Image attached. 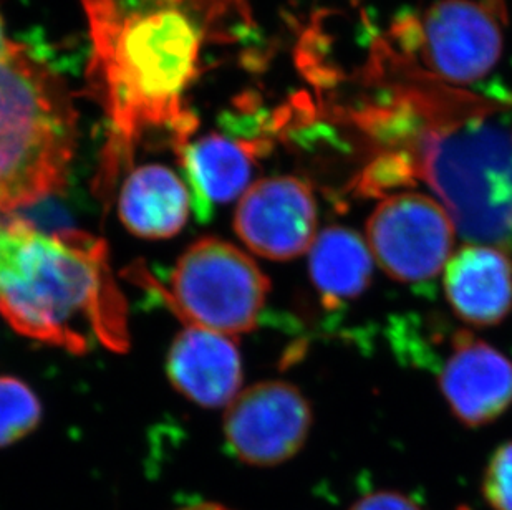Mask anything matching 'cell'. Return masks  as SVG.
I'll use <instances>...</instances> for the list:
<instances>
[{
    "label": "cell",
    "instance_id": "obj_16",
    "mask_svg": "<svg viewBox=\"0 0 512 510\" xmlns=\"http://www.w3.org/2000/svg\"><path fill=\"white\" fill-rule=\"evenodd\" d=\"M42 419L34 390L15 376H0V448L29 436Z\"/></svg>",
    "mask_w": 512,
    "mask_h": 510
},
{
    "label": "cell",
    "instance_id": "obj_17",
    "mask_svg": "<svg viewBox=\"0 0 512 510\" xmlns=\"http://www.w3.org/2000/svg\"><path fill=\"white\" fill-rule=\"evenodd\" d=\"M483 496L494 510H512V441L499 446L489 459Z\"/></svg>",
    "mask_w": 512,
    "mask_h": 510
},
{
    "label": "cell",
    "instance_id": "obj_5",
    "mask_svg": "<svg viewBox=\"0 0 512 510\" xmlns=\"http://www.w3.org/2000/svg\"><path fill=\"white\" fill-rule=\"evenodd\" d=\"M165 304L188 327L228 337L257 327L271 280L239 247L219 237H203L179 257L168 287L148 280Z\"/></svg>",
    "mask_w": 512,
    "mask_h": 510
},
{
    "label": "cell",
    "instance_id": "obj_2",
    "mask_svg": "<svg viewBox=\"0 0 512 510\" xmlns=\"http://www.w3.org/2000/svg\"><path fill=\"white\" fill-rule=\"evenodd\" d=\"M92 39L90 85L108 121L100 186L112 191L148 131L191 140L198 120L184 98L211 42L249 22L246 0H82Z\"/></svg>",
    "mask_w": 512,
    "mask_h": 510
},
{
    "label": "cell",
    "instance_id": "obj_15",
    "mask_svg": "<svg viewBox=\"0 0 512 510\" xmlns=\"http://www.w3.org/2000/svg\"><path fill=\"white\" fill-rule=\"evenodd\" d=\"M309 274L329 308L357 299L373 274L370 247L347 227H329L315 237L309 251Z\"/></svg>",
    "mask_w": 512,
    "mask_h": 510
},
{
    "label": "cell",
    "instance_id": "obj_12",
    "mask_svg": "<svg viewBox=\"0 0 512 510\" xmlns=\"http://www.w3.org/2000/svg\"><path fill=\"white\" fill-rule=\"evenodd\" d=\"M166 370L171 385L204 408L231 405L241 390V353L236 342L223 333L184 328L174 338Z\"/></svg>",
    "mask_w": 512,
    "mask_h": 510
},
{
    "label": "cell",
    "instance_id": "obj_8",
    "mask_svg": "<svg viewBox=\"0 0 512 510\" xmlns=\"http://www.w3.org/2000/svg\"><path fill=\"white\" fill-rule=\"evenodd\" d=\"M312 428V409L287 381H262L231 401L224 436L231 453L249 466L272 467L299 453Z\"/></svg>",
    "mask_w": 512,
    "mask_h": 510
},
{
    "label": "cell",
    "instance_id": "obj_18",
    "mask_svg": "<svg viewBox=\"0 0 512 510\" xmlns=\"http://www.w3.org/2000/svg\"><path fill=\"white\" fill-rule=\"evenodd\" d=\"M350 510H421V507L400 492L382 491L362 497Z\"/></svg>",
    "mask_w": 512,
    "mask_h": 510
},
{
    "label": "cell",
    "instance_id": "obj_3",
    "mask_svg": "<svg viewBox=\"0 0 512 510\" xmlns=\"http://www.w3.org/2000/svg\"><path fill=\"white\" fill-rule=\"evenodd\" d=\"M126 310L102 239L0 221V317L15 332L75 355L97 345L125 352Z\"/></svg>",
    "mask_w": 512,
    "mask_h": 510
},
{
    "label": "cell",
    "instance_id": "obj_11",
    "mask_svg": "<svg viewBox=\"0 0 512 510\" xmlns=\"http://www.w3.org/2000/svg\"><path fill=\"white\" fill-rule=\"evenodd\" d=\"M269 150L267 136L231 138L214 133L174 146L199 221H209L214 206L231 203L244 193L257 158Z\"/></svg>",
    "mask_w": 512,
    "mask_h": 510
},
{
    "label": "cell",
    "instance_id": "obj_14",
    "mask_svg": "<svg viewBox=\"0 0 512 510\" xmlns=\"http://www.w3.org/2000/svg\"><path fill=\"white\" fill-rule=\"evenodd\" d=\"M193 207L188 184L163 164L133 169L118 196L123 226L143 239H170L181 232Z\"/></svg>",
    "mask_w": 512,
    "mask_h": 510
},
{
    "label": "cell",
    "instance_id": "obj_7",
    "mask_svg": "<svg viewBox=\"0 0 512 510\" xmlns=\"http://www.w3.org/2000/svg\"><path fill=\"white\" fill-rule=\"evenodd\" d=\"M373 259L401 284H423L440 274L451 257L455 224L438 201L420 193L383 199L367 221Z\"/></svg>",
    "mask_w": 512,
    "mask_h": 510
},
{
    "label": "cell",
    "instance_id": "obj_4",
    "mask_svg": "<svg viewBox=\"0 0 512 510\" xmlns=\"http://www.w3.org/2000/svg\"><path fill=\"white\" fill-rule=\"evenodd\" d=\"M77 113L54 70L14 44L0 58V217L65 186Z\"/></svg>",
    "mask_w": 512,
    "mask_h": 510
},
{
    "label": "cell",
    "instance_id": "obj_6",
    "mask_svg": "<svg viewBox=\"0 0 512 510\" xmlns=\"http://www.w3.org/2000/svg\"><path fill=\"white\" fill-rule=\"evenodd\" d=\"M506 25L504 0H438L418 19L398 24L395 34L405 55H420L426 72L464 87L498 65Z\"/></svg>",
    "mask_w": 512,
    "mask_h": 510
},
{
    "label": "cell",
    "instance_id": "obj_13",
    "mask_svg": "<svg viewBox=\"0 0 512 510\" xmlns=\"http://www.w3.org/2000/svg\"><path fill=\"white\" fill-rule=\"evenodd\" d=\"M453 312L473 327H493L512 310V259L498 247L466 246L445 267Z\"/></svg>",
    "mask_w": 512,
    "mask_h": 510
},
{
    "label": "cell",
    "instance_id": "obj_1",
    "mask_svg": "<svg viewBox=\"0 0 512 510\" xmlns=\"http://www.w3.org/2000/svg\"><path fill=\"white\" fill-rule=\"evenodd\" d=\"M353 123L382 148L403 184L440 199L459 236L512 252V110L433 77L382 44Z\"/></svg>",
    "mask_w": 512,
    "mask_h": 510
},
{
    "label": "cell",
    "instance_id": "obj_20",
    "mask_svg": "<svg viewBox=\"0 0 512 510\" xmlns=\"http://www.w3.org/2000/svg\"><path fill=\"white\" fill-rule=\"evenodd\" d=\"M458 510H469V507L461 506V507H458Z\"/></svg>",
    "mask_w": 512,
    "mask_h": 510
},
{
    "label": "cell",
    "instance_id": "obj_19",
    "mask_svg": "<svg viewBox=\"0 0 512 510\" xmlns=\"http://www.w3.org/2000/svg\"><path fill=\"white\" fill-rule=\"evenodd\" d=\"M12 47H14V44L5 39L4 27H2V20H0V58L5 57Z\"/></svg>",
    "mask_w": 512,
    "mask_h": 510
},
{
    "label": "cell",
    "instance_id": "obj_9",
    "mask_svg": "<svg viewBox=\"0 0 512 510\" xmlns=\"http://www.w3.org/2000/svg\"><path fill=\"white\" fill-rule=\"evenodd\" d=\"M234 231L254 254L292 260L310 251L317 232V203L304 179L274 176L247 189L234 217Z\"/></svg>",
    "mask_w": 512,
    "mask_h": 510
},
{
    "label": "cell",
    "instance_id": "obj_10",
    "mask_svg": "<svg viewBox=\"0 0 512 510\" xmlns=\"http://www.w3.org/2000/svg\"><path fill=\"white\" fill-rule=\"evenodd\" d=\"M441 368V393L468 428L493 423L512 405V361L471 333L458 332Z\"/></svg>",
    "mask_w": 512,
    "mask_h": 510
}]
</instances>
